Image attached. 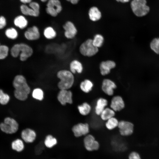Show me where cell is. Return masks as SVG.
<instances>
[{
  "instance_id": "cell-1",
  "label": "cell",
  "mask_w": 159,
  "mask_h": 159,
  "mask_svg": "<svg viewBox=\"0 0 159 159\" xmlns=\"http://www.w3.org/2000/svg\"><path fill=\"white\" fill-rule=\"evenodd\" d=\"M13 85L15 89L14 94L15 97L20 100H26L30 92L31 89L25 77L22 74L16 75L14 79Z\"/></svg>"
},
{
  "instance_id": "cell-2",
  "label": "cell",
  "mask_w": 159,
  "mask_h": 159,
  "mask_svg": "<svg viewBox=\"0 0 159 159\" xmlns=\"http://www.w3.org/2000/svg\"><path fill=\"white\" fill-rule=\"evenodd\" d=\"M34 50L30 45L24 43L14 44L11 49V54L12 57L16 58L19 56V59L22 62L26 61L33 54Z\"/></svg>"
},
{
  "instance_id": "cell-3",
  "label": "cell",
  "mask_w": 159,
  "mask_h": 159,
  "mask_svg": "<svg viewBox=\"0 0 159 159\" xmlns=\"http://www.w3.org/2000/svg\"><path fill=\"white\" fill-rule=\"evenodd\" d=\"M56 76L59 80L57 87L60 90H68L73 85L74 81V74L69 70L60 69L57 72Z\"/></svg>"
},
{
  "instance_id": "cell-4",
  "label": "cell",
  "mask_w": 159,
  "mask_h": 159,
  "mask_svg": "<svg viewBox=\"0 0 159 159\" xmlns=\"http://www.w3.org/2000/svg\"><path fill=\"white\" fill-rule=\"evenodd\" d=\"M146 4V0H132L130 6L134 14L138 17L143 16L147 14L150 9Z\"/></svg>"
},
{
  "instance_id": "cell-5",
  "label": "cell",
  "mask_w": 159,
  "mask_h": 159,
  "mask_svg": "<svg viewBox=\"0 0 159 159\" xmlns=\"http://www.w3.org/2000/svg\"><path fill=\"white\" fill-rule=\"evenodd\" d=\"M98 48L95 46L92 39H89L83 42L79 47L80 53L84 56L90 57L95 55L98 52Z\"/></svg>"
},
{
  "instance_id": "cell-6",
  "label": "cell",
  "mask_w": 159,
  "mask_h": 159,
  "mask_svg": "<svg viewBox=\"0 0 159 159\" xmlns=\"http://www.w3.org/2000/svg\"><path fill=\"white\" fill-rule=\"evenodd\" d=\"M19 125L14 119L7 117L4 120V122L0 124V128L4 132L11 134L15 133L18 130Z\"/></svg>"
},
{
  "instance_id": "cell-7",
  "label": "cell",
  "mask_w": 159,
  "mask_h": 159,
  "mask_svg": "<svg viewBox=\"0 0 159 159\" xmlns=\"http://www.w3.org/2000/svg\"><path fill=\"white\" fill-rule=\"evenodd\" d=\"M117 127L121 135L128 136L133 134L134 130V125L131 122L122 120L119 122Z\"/></svg>"
},
{
  "instance_id": "cell-8",
  "label": "cell",
  "mask_w": 159,
  "mask_h": 159,
  "mask_svg": "<svg viewBox=\"0 0 159 159\" xmlns=\"http://www.w3.org/2000/svg\"><path fill=\"white\" fill-rule=\"evenodd\" d=\"M62 9L61 4L59 0H48L46 9L48 14L55 17L61 12Z\"/></svg>"
},
{
  "instance_id": "cell-9",
  "label": "cell",
  "mask_w": 159,
  "mask_h": 159,
  "mask_svg": "<svg viewBox=\"0 0 159 159\" xmlns=\"http://www.w3.org/2000/svg\"><path fill=\"white\" fill-rule=\"evenodd\" d=\"M83 143L85 149L88 151L97 150L99 148V143L96 140L94 137L91 134H88L85 136Z\"/></svg>"
},
{
  "instance_id": "cell-10",
  "label": "cell",
  "mask_w": 159,
  "mask_h": 159,
  "mask_svg": "<svg viewBox=\"0 0 159 159\" xmlns=\"http://www.w3.org/2000/svg\"><path fill=\"white\" fill-rule=\"evenodd\" d=\"M72 130L74 136L76 137L85 136L89 132V126L87 123H79L73 127Z\"/></svg>"
},
{
  "instance_id": "cell-11",
  "label": "cell",
  "mask_w": 159,
  "mask_h": 159,
  "mask_svg": "<svg viewBox=\"0 0 159 159\" xmlns=\"http://www.w3.org/2000/svg\"><path fill=\"white\" fill-rule=\"evenodd\" d=\"M72 92L68 90H60L58 93L57 99L62 105L66 103L71 104L72 103Z\"/></svg>"
},
{
  "instance_id": "cell-12",
  "label": "cell",
  "mask_w": 159,
  "mask_h": 159,
  "mask_svg": "<svg viewBox=\"0 0 159 159\" xmlns=\"http://www.w3.org/2000/svg\"><path fill=\"white\" fill-rule=\"evenodd\" d=\"M24 36L27 40L33 41L39 39L40 37V34L38 27L33 26L27 29L24 33Z\"/></svg>"
},
{
  "instance_id": "cell-13",
  "label": "cell",
  "mask_w": 159,
  "mask_h": 159,
  "mask_svg": "<svg viewBox=\"0 0 159 159\" xmlns=\"http://www.w3.org/2000/svg\"><path fill=\"white\" fill-rule=\"evenodd\" d=\"M64 31V35L68 39L74 38L77 33V29L73 23L70 21H68L63 26Z\"/></svg>"
},
{
  "instance_id": "cell-14",
  "label": "cell",
  "mask_w": 159,
  "mask_h": 159,
  "mask_svg": "<svg viewBox=\"0 0 159 159\" xmlns=\"http://www.w3.org/2000/svg\"><path fill=\"white\" fill-rule=\"evenodd\" d=\"M117 87L115 83L108 79H104L102 82L101 88L102 91L109 96H112L114 93V90Z\"/></svg>"
},
{
  "instance_id": "cell-15",
  "label": "cell",
  "mask_w": 159,
  "mask_h": 159,
  "mask_svg": "<svg viewBox=\"0 0 159 159\" xmlns=\"http://www.w3.org/2000/svg\"><path fill=\"white\" fill-rule=\"evenodd\" d=\"M116 66L115 62L111 60H107L102 62L100 65V69L101 74L103 76L109 74L111 70Z\"/></svg>"
},
{
  "instance_id": "cell-16",
  "label": "cell",
  "mask_w": 159,
  "mask_h": 159,
  "mask_svg": "<svg viewBox=\"0 0 159 159\" xmlns=\"http://www.w3.org/2000/svg\"><path fill=\"white\" fill-rule=\"evenodd\" d=\"M125 105L124 101L122 97L119 96H116L112 98L110 107L115 112H117L123 109Z\"/></svg>"
},
{
  "instance_id": "cell-17",
  "label": "cell",
  "mask_w": 159,
  "mask_h": 159,
  "mask_svg": "<svg viewBox=\"0 0 159 159\" xmlns=\"http://www.w3.org/2000/svg\"><path fill=\"white\" fill-rule=\"evenodd\" d=\"M21 136L25 142L30 143L33 142L35 140L36 134L34 130L30 128H26L21 132Z\"/></svg>"
},
{
  "instance_id": "cell-18",
  "label": "cell",
  "mask_w": 159,
  "mask_h": 159,
  "mask_svg": "<svg viewBox=\"0 0 159 159\" xmlns=\"http://www.w3.org/2000/svg\"><path fill=\"white\" fill-rule=\"evenodd\" d=\"M69 70L73 74L76 73H81L83 70V67L82 63L77 59L71 62L69 64Z\"/></svg>"
},
{
  "instance_id": "cell-19",
  "label": "cell",
  "mask_w": 159,
  "mask_h": 159,
  "mask_svg": "<svg viewBox=\"0 0 159 159\" xmlns=\"http://www.w3.org/2000/svg\"><path fill=\"white\" fill-rule=\"evenodd\" d=\"M107 104L108 101L105 99L103 98H99L97 101L95 107V112L96 114L100 115Z\"/></svg>"
},
{
  "instance_id": "cell-20",
  "label": "cell",
  "mask_w": 159,
  "mask_h": 159,
  "mask_svg": "<svg viewBox=\"0 0 159 159\" xmlns=\"http://www.w3.org/2000/svg\"><path fill=\"white\" fill-rule=\"evenodd\" d=\"M13 23L15 26L21 29L25 28L28 24L27 20L24 16L22 15L16 17L14 20Z\"/></svg>"
},
{
  "instance_id": "cell-21",
  "label": "cell",
  "mask_w": 159,
  "mask_h": 159,
  "mask_svg": "<svg viewBox=\"0 0 159 159\" xmlns=\"http://www.w3.org/2000/svg\"><path fill=\"white\" fill-rule=\"evenodd\" d=\"M88 14L90 19L93 21H98L101 17L100 11L96 7H92L90 8Z\"/></svg>"
},
{
  "instance_id": "cell-22",
  "label": "cell",
  "mask_w": 159,
  "mask_h": 159,
  "mask_svg": "<svg viewBox=\"0 0 159 159\" xmlns=\"http://www.w3.org/2000/svg\"><path fill=\"white\" fill-rule=\"evenodd\" d=\"M44 37L48 40H52L55 38L57 33L56 31L51 26H48L45 28L43 32Z\"/></svg>"
},
{
  "instance_id": "cell-23",
  "label": "cell",
  "mask_w": 159,
  "mask_h": 159,
  "mask_svg": "<svg viewBox=\"0 0 159 159\" xmlns=\"http://www.w3.org/2000/svg\"><path fill=\"white\" fill-rule=\"evenodd\" d=\"M93 86L92 82L89 79H85L80 84L81 90L84 92L88 93L92 90Z\"/></svg>"
},
{
  "instance_id": "cell-24",
  "label": "cell",
  "mask_w": 159,
  "mask_h": 159,
  "mask_svg": "<svg viewBox=\"0 0 159 159\" xmlns=\"http://www.w3.org/2000/svg\"><path fill=\"white\" fill-rule=\"evenodd\" d=\"M115 115V112L111 108L106 107L102 111L100 116L103 120L107 121L109 119L114 117Z\"/></svg>"
},
{
  "instance_id": "cell-25",
  "label": "cell",
  "mask_w": 159,
  "mask_h": 159,
  "mask_svg": "<svg viewBox=\"0 0 159 159\" xmlns=\"http://www.w3.org/2000/svg\"><path fill=\"white\" fill-rule=\"evenodd\" d=\"M12 149L18 152L22 151L24 148V145L23 141L21 139H17L11 143Z\"/></svg>"
},
{
  "instance_id": "cell-26",
  "label": "cell",
  "mask_w": 159,
  "mask_h": 159,
  "mask_svg": "<svg viewBox=\"0 0 159 159\" xmlns=\"http://www.w3.org/2000/svg\"><path fill=\"white\" fill-rule=\"evenodd\" d=\"M79 113L82 115L85 116L90 112L91 108L90 105L87 102H85L77 107Z\"/></svg>"
},
{
  "instance_id": "cell-27",
  "label": "cell",
  "mask_w": 159,
  "mask_h": 159,
  "mask_svg": "<svg viewBox=\"0 0 159 159\" xmlns=\"http://www.w3.org/2000/svg\"><path fill=\"white\" fill-rule=\"evenodd\" d=\"M20 9L22 13L24 15L37 16L33 9L25 4H23L21 5Z\"/></svg>"
},
{
  "instance_id": "cell-28",
  "label": "cell",
  "mask_w": 159,
  "mask_h": 159,
  "mask_svg": "<svg viewBox=\"0 0 159 159\" xmlns=\"http://www.w3.org/2000/svg\"><path fill=\"white\" fill-rule=\"evenodd\" d=\"M57 143V140L55 138L51 135H48L46 137L44 144L47 148H51L55 146Z\"/></svg>"
},
{
  "instance_id": "cell-29",
  "label": "cell",
  "mask_w": 159,
  "mask_h": 159,
  "mask_svg": "<svg viewBox=\"0 0 159 159\" xmlns=\"http://www.w3.org/2000/svg\"><path fill=\"white\" fill-rule=\"evenodd\" d=\"M106 121L105 125L108 130H112L118 126L119 121L117 119L114 117Z\"/></svg>"
},
{
  "instance_id": "cell-30",
  "label": "cell",
  "mask_w": 159,
  "mask_h": 159,
  "mask_svg": "<svg viewBox=\"0 0 159 159\" xmlns=\"http://www.w3.org/2000/svg\"><path fill=\"white\" fill-rule=\"evenodd\" d=\"M5 33L7 37L12 39H16L18 36L17 30L13 27L8 28L5 30Z\"/></svg>"
},
{
  "instance_id": "cell-31",
  "label": "cell",
  "mask_w": 159,
  "mask_h": 159,
  "mask_svg": "<svg viewBox=\"0 0 159 159\" xmlns=\"http://www.w3.org/2000/svg\"><path fill=\"white\" fill-rule=\"evenodd\" d=\"M104 41L103 36L100 34H97L94 36L92 39V43L95 46L98 48L102 46Z\"/></svg>"
},
{
  "instance_id": "cell-32",
  "label": "cell",
  "mask_w": 159,
  "mask_h": 159,
  "mask_svg": "<svg viewBox=\"0 0 159 159\" xmlns=\"http://www.w3.org/2000/svg\"><path fill=\"white\" fill-rule=\"evenodd\" d=\"M32 97L34 99L42 100L44 98V92L42 90L39 88L34 89L32 93Z\"/></svg>"
},
{
  "instance_id": "cell-33",
  "label": "cell",
  "mask_w": 159,
  "mask_h": 159,
  "mask_svg": "<svg viewBox=\"0 0 159 159\" xmlns=\"http://www.w3.org/2000/svg\"><path fill=\"white\" fill-rule=\"evenodd\" d=\"M150 47L155 53L159 54V38H155L151 42Z\"/></svg>"
},
{
  "instance_id": "cell-34",
  "label": "cell",
  "mask_w": 159,
  "mask_h": 159,
  "mask_svg": "<svg viewBox=\"0 0 159 159\" xmlns=\"http://www.w3.org/2000/svg\"><path fill=\"white\" fill-rule=\"evenodd\" d=\"M10 100L9 96L4 93L3 91L0 89V104L2 105L6 104Z\"/></svg>"
},
{
  "instance_id": "cell-35",
  "label": "cell",
  "mask_w": 159,
  "mask_h": 159,
  "mask_svg": "<svg viewBox=\"0 0 159 159\" xmlns=\"http://www.w3.org/2000/svg\"><path fill=\"white\" fill-rule=\"evenodd\" d=\"M9 47L5 45H0V59H4L8 56Z\"/></svg>"
},
{
  "instance_id": "cell-36",
  "label": "cell",
  "mask_w": 159,
  "mask_h": 159,
  "mask_svg": "<svg viewBox=\"0 0 159 159\" xmlns=\"http://www.w3.org/2000/svg\"><path fill=\"white\" fill-rule=\"evenodd\" d=\"M29 6L33 9L38 16L39 14L40 9L38 3L36 2L32 1L29 3Z\"/></svg>"
},
{
  "instance_id": "cell-37",
  "label": "cell",
  "mask_w": 159,
  "mask_h": 159,
  "mask_svg": "<svg viewBox=\"0 0 159 159\" xmlns=\"http://www.w3.org/2000/svg\"><path fill=\"white\" fill-rule=\"evenodd\" d=\"M7 23L6 18L3 15H0V29L4 28L6 25Z\"/></svg>"
},
{
  "instance_id": "cell-38",
  "label": "cell",
  "mask_w": 159,
  "mask_h": 159,
  "mask_svg": "<svg viewBox=\"0 0 159 159\" xmlns=\"http://www.w3.org/2000/svg\"><path fill=\"white\" fill-rule=\"evenodd\" d=\"M128 159H141V158L138 153L135 151H133L129 154Z\"/></svg>"
},
{
  "instance_id": "cell-39",
  "label": "cell",
  "mask_w": 159,
  "mask_h": 159,
  "mask_svg": "<svg viewBox=\"0 0 159 159\" xmlns=\"http://www.w3.org/2000/svg\"><path fill=\"white\" fill-rule=\"evenodd\" d=\"M44 148V146L42 145H39L35 148V153L37 155H39L42 152Z\"/></svg>"
},
{
  "instance_id": "cell-40",
  "label": "cell",
  "mask_w": 159,
  "mask_h": 159,
  "mask_svg": "<svg viewBox=\"0 0 159 159\" xmlns=\"http://www.w3.org/2000/svg\"><path fill=\"white\" fill-rule=\"evenodd\" d=\"M32 0H20V1L22 3L25 4L27 3H30L32 2Z\"/></svg>"
},
{
  "instance_id": "cell-41",
  "label": "cell",
  "mask_w": 159,
  "mask_h": 159,
  "mask_svg": "<svg viewBox=\"0 0 159 159\" xmlns=\"http://www.w3.org/2000/svg\"><path fill=\"white\" fill-rule=\"evenodd\" d=\"M67 1L70 2L72 4H75L77 3L79 0H66Z\"/></svg>"
},
{
  "instance_id": "cell-42",
  "label": "cell",
  "mask_w": 159,
  "mask_h": 159,
  "mask_svg": "<svg viewBox=\"0 0 159 159\" xmlns=\"http://www.w3.org/2000/svg\"><path fill=\"white\" fill-rule=\"evenodd\" d=\"M118 2H120L122 3H126L129 1L130 0H116Z\"/></svg>"
},
{
  "instance_id": "cell-43",
  "label": "cell",
  "mask_w": 159,
  "mask_h": 159,
  "mask_svg": "<svg viewBox=\"0 0 159 159\" xmlns=\"http://www.w3.org/2000/svg\"><path fill=\"white\" fill-rule=\"evenodd\" d=\"M48 0H40V1L42 2H45Z\"/></svg>"
}]
</instances>
